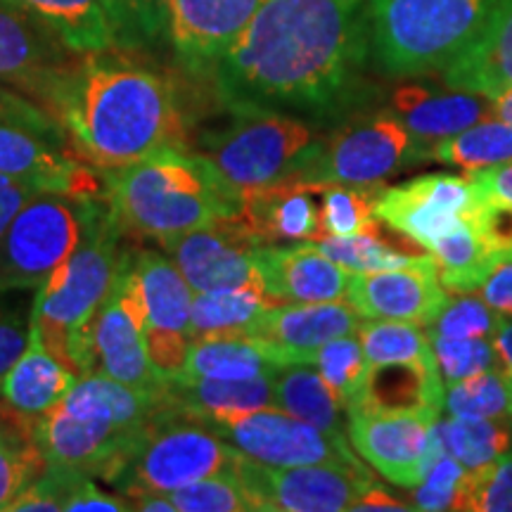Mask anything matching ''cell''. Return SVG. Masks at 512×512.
Here are the masks:
<instances>
[{"mask_svg":"<svg viewBox=\"0 0 512 512\" xmlns=\"http://www.w3.org/2000/svg\"><path fill=\"white\" fill-rule=\"evenodd\" d=\"M366 8L368 0H261L211 69L221 100L233 112L347 114L366 91Z\"/></svg>","mask_w":512,"mask_h":512,"instance_id":"cell-1","label":"cell"},{"mask_svg":"<svg viewBox=\"0 0 512 512\" xmlns=\"http://www.w3.org/2000/svg\"><path fill=\"white\" fill-rule=\"evenodd\" d=\"M105 53L83 55L48 105L79 155L112 171L185 150L181 110L169 83Z\"/></svg>","mask_w":512,"mask_h":512,"instance_id":"cell-2","label":"cell"},{"mask_svg":"<svg viewBox=\"0 0 512 512\" xmlns=\"http://www.w3.org/2000/svg\"><path fill=\"white\" fill-rule=\"evenodd\" d=\"M112 221L124 233L169 242L238 214L240 197L219 181L209 162L169 150L107 174Z\"/></svg>","mask_w":512,"mask_h":512,"instance_id":"cell-3","label":"cell"},{"mask_svg":"<svg viewBox=\"0 0 512 512\" xmlns=\"http://www.w3.org/2000/svg\"><path fill=\"white\" fill-rule=\"evenodd\" d=\"M81 240L36 290L31 325L41 342L72 373H93V325L124 259L117 223L95 209H81Z\"/></svg>","mask_w":512,"mask_h":512,"instance_id":"cell-4","label":"cell"},{"mask_svg":"<svg viewBox=\"0 0 512 512\" xmlns=\"http://www.w3.org/2000/svg\"><path fill=\"white\" fill-rule=\"evenodd\" d=\"M508 0H368L370 57L389 76L444 72Z\"/></svg>","mask_w":512,"mask_h":512,"instance_id":"cell-5","label":"cell"},{"mask_svg":"<svg viewBox=\"0 0 512 512\" xmlns=\"http://www.w3.org/2000/svg\"><path fill=\"white\" fill-rule=\"evenodd\" d=\"M171 406L145 427L143 437L128 456L119 482L128 498L140 494H166L178 486L230 472L242 453L219 437L207 422L176 420Z\"/></svg>","mask_w":512,"mask_h":512,"instance_id":"cell-6","label":"cell"},{"mask_svg":"<svg viewBox=\"0 0 512 512\" xmlns=\"http://www.w3.org/2000/svg\"><path fill=\"white\" fill-rule=\"evenodd\" d=\"M313 143V131L299 117L242 110L228 128L202 140L200 157L240 197L242 190L290 178Z\"/></svg>","mask_w":512,"mask_h":512,"instance_id":"cell-7","label":"cell"},{"mask_svg":"<svg viewBox=\"0 0 512 512\" xmlns=\"http://www.w3.org/2000/svg\"><path fill=\"white\" fill-rule=\"evenodd\" d=\"M420 147L392 110L363 112L313 143L290 178L320 185H382L408 164H422Z\"/></svg>","mask_w":512,"mask_h":512,"instance_id":"cell-8","label":"cell"},{"mask_svg":"<svg viewBox=\"0 0 512 512\" xmlns=\"http://www.w3.org/2000/svg\"><path fill=\"white\" fill-rule=\"evenodd\" d=\"M81 211L62 195L38 192L0 238V292L38 290L81 240Z\"/></svg>","mask_w":512,"mask_h":512,"instance_id":"cell-9","label":"cell"},{"mask_svg":"<svg viewBox=\"0 0 512 512\" xmlns=\"http://www.w3.org/2000/svg\"><path fill=\"white\" fill-rule=\"evenodd\" d=\"M204 422L242 456L266 467L361 463L344 434L318 430L275 406L223 413Z\"/></svg>","mask_w":512,"mask_h":512,"instance_id":"cell-10","label":"cell"},{"mask_svg":"<svg viewBox=\"0 0 512 512\" xmlns=\"http://www.w3.org/2000/svg\"><path fill=\"white\" fill-rule=\"evenodd\" d=\"M242 482L266 512H339L351 510L358 496L375 484L363 463H311L266 467L245 456L235 463Z\"/></svg>","mask_w":512,"mask_h":512,"instance_id":"cell-11","label":"cell"},{"mask_svg":"<svg viewBox=\"0 0 512 512\" xmlns=\"http://www.w3.org/2000/svg\"><path fill=\"white\" fill-rule=\"evenodd\" d=\"M136 387L140 392H164L166 380L152 366L143 337V299L133 268L124 254L112 290L93 325V370Z\"/></svg>","mask_w":512,"mask_h":512,"instance_id":"cell-12","label":"cell"},{"mask_svg":"<svg viewBox=\"0 0 512 512\" xmlns=\"http://www.w3.org/2000/svg\"><path fill=\"white\" fill-rule=\"evenodd\" d=\"M143 299V337L147 356L164 380L178 375L188 358L190 311L195 292L171 259L157 252L133 256Z\"/></svg>","mask_w":512,"mask_h":512,"instance_id":"cell-13","label":"cell"},{"mask_svg":"<svg viewBox=\"0 0 512 512\" xmlns=\"http://www.w3.org/2000/svg\"><path fill=\"white\" fill-rule=\"evenodd\" d=\"M475 197L477 188L470 176L427 174L394 188H380L375 219L430 252L434 242L463 223Z\"/></svg>","mask_w":512,"mask_h":512,"instance_id":"cell-14","label":"cell"},{"mask_svg":"<svg viewBox=\"0 0 512 512\" xmlns=\"http://www.w3.org/2000/svg\"><path fill=\"white\" fill-rule=\"evenodd\" d=\"M349 444L389 484L415 489L430 470V434L439 415L347 413Z\"/></svg>","mask_w":512,"mask_h":512,"instance_id":"cell-15","label":"cell"},{"mask_svg":"<svg viewBox=\"0 0 512 512\" xmlns=\"http://www.w3.org/2000/svg\"><path fill=\"white\" fill-rule=\"evenodd\" d=\"M147 425L119 427L98 420H76L55 406L38 415L34 441L48 465L117 479Z\"/></svg>","mask_w":512,"mask_h":512,"instance_id":"cell-16","label":"cell"},{"mask_svg":"<svg viewBox=\"0 0 512 512\" xmlns=\"http://www.w3.org/2000/svg\"><path fill=\"white\" fill-rule=\"evenodd\" d=\"M347 302L363 318L403 320V323L430 328L451 299L439 280L437 261L430 254L411 266L351 273Z\"/></svg>","mask_w":512,"mask_h":512,"instance_id":"cell-17","label":"cell"},{"mask_svg":"<svg viewBox=\"0 0 512 512\" xmlns=\"http://www.w3.org/2000/svg\"><path fill=\"white\" fill-rule=\"evenodd\" d=\"M235 216L164 242L169 259L195 294L261 285L254 264L256 242L238 226Z\"/></svg>","mask_w":512,"mask_h":512,"instance_id":"cell-18","label":"cell"},{"mask_svg":"<svg viewBox=\"0 0 512 512\" xmlns=\"http://www.w3.org/2000/svg\"><path fill=\"white\" fill-rule=\"evenodd\" d=\"M74 55L53 31L0 0V81L50 105L76 67Z\"/></svg>","mask_w":512,"mask_h":512,"instance_id":"cell-19","label":"cell"},{"mask_svg":"<svg viewBox=\"0 0 512 512\" xmlns=\"http://www.w3.org/2000/svg\"><path fill=\"white\" fill-rule=\"evenodd\" d=\"M358 313L349 302L278 304L261 316L252 337L275 366L309 363L318 347L335 337L356 335Z\"/></svg>","mask_w":512,"mask_h":512,"instance_id":"cell-20","label":"cell"},{"mask_svg":"<svg viewBox=\"0 0 512 512\" xmlns=\"http://www.w3.org/2000/svg\"><path fill=\"white\" fill-rule=\"evenodd\" d=\"M325 185L283 178L240 192L235 221L256 245L318 242L325 238L318 197Z\"/></svg>","mask_w":512,"mask_h":512,"instance_id":"cell-21","label":"cell"},{"mask_svg":"<svg viewBox=\"0 0 512 512\" xmlns=\"http://www.w3.org/2000/svg\"><path fill=\"white\" fill-rule=\"evenodd\" d=\"M261 0H171L169 27L176 55L192 72H211L238 41Z\"/></svg>","mask_w":512,"mask_h":512,"instance_id":"cell-22","label":"cell"},{"mask_svg":"<svg viewBox=\"0 0 512 512\" xmlns=\"http://www.w3.org/2000/svg\"><path fill=\"white\" fill-rule=\"evenodd\" d=\"M0 174L22 181L36 192L72 200H88L98 190L91 169L48 138L5 121H0Z\"/></svg>","mask_w":512,"mask_h":512,"instance_id":"cell-23","label":"cell"},{"mask_svg":"<svg viewBox=\"0 0 512 512\" xmlns=\"http://www.w3.org/2000/svg\"><path fill=\"white\" fill-rule=\"evenodd\" d=\"M254 264L264 290L280 304L337 302L347 297L351 273L313 242H297L292 247L256 245Z\"/></svg>","mask_w":512,"mask_h":512,"instance_id":"cell-24","label":"cell"},{"mask_svg":"<svg viewBox=\"0 0 512 512\" xmlns=\"http://www.w3.org/2000/svg\"><path fill=\"white\" fill-rule=\"evenodd\" d=\"M406 131L411 133L413 143L420 147L422 159H430V150L444 138L456 136L465 128L479 121L496 117L494 100L477 93L463 91H434L427 86H401L392 95L389 107Z\"/></svg>","mask_w":512,"mask_h":512,"instance_id":"cell-25","label":"cell"},{"mask_svg":"<svg viewBox=\"0 0 512 512\" xmlns=\"http://www.w3.org/2000/svg\"><path fill=\"white\" fill-rule=\"evenodd\" d=\"M444 377L437 356L430 361L382 363L368 370L366 387L351 411L366 413H430L439 415L444 408Z\"/></svg>","mask_w":512,"mask_h":512,"instance_id":"cell-26","label":"cell"},{"mask_svg":"<svg viewBox=\"0 0 512 512\" xmlns=\"http://www.w3.org/2000/svg\"><path fill=\"white\" fill-rule=\"evenodd\" d=\"M76 420H98L119 427H143L174 403L164 392H140L102 373L81 375L57 403Z\"/></svg>","mask_w":512,"mask_h":512,"instance_id":"cell-27","label":"cell"},{"mask_svg":"<svg viewBox=\"0 0 512 512\" xmlns=\"http://www.w3.org/2000/svg\"><path fill=\"white\" fill-rule=\"evenodd\" d=\"M453 91L496 100L512 88V0L494 17L482 36L444 69Z\"/></svg>","mask_w":512,"mask_h":512,"instance_id":"cell-28","label":"cell"},{"mask_svg":"<svg viewBox=\"0 0 512 512\" xmlns=\"http://www.w3.org/2000/svg\"><path fill=\"white\" fill-rule=\"evenodd\" d=\"M76 380H79V375L72 373L62 361H57L50 354L46 344L38 337L36 328L31 325L29 347L10 368V373L3 377L0 389H3L5 401L17 413L38 418V415L55 408L74 387Z\"/></svg>","mask_w":512,"mask_h":512,"instance_id":"cell-29","label":"cell"},{"mask_svg":"<svg viewBox=\"0 0 512 512\" xmlns=\"http://www.w3.org/2000/svg\"><path fill=\"white\" fill-rule=\"evenodd\" d=\"M166 396L190 418H216L223 413L256 411L275 406L273 375L252 380H216V377L174 375L166 380Z\"/></svg>","mask_w":512,"mask_h":512,"instance_id":"cell-30","label":"cell"},{"mask_svg":"<svg viewBox=\"0 0 512 512\" xmlns=\"http://www.w3.org/2000/svg\"><path fill=\"white\" fill-rule=\"evenodd\" d=\"M60 38L79 55L114 48L112 29L102 0H5Z\"/></svg>","mask_w":512,"mask_h":512,"instance_id":"cell-31","label":"cell"},{"mask_svg":"<svg viewBox=\"0 0 512 512\" xmlns=\"http://www.w3.org/2000/svg\"><path fill=\"white\" fill-rule=\"evenodd\" d=\"M278 304L264 285L195 294L190 311L192 342L211 337H249L261 316Z\"/></svg>","mask_w":512,"mask_h":512,"instance_id":"cell-32","label":"cell"},{"mask_svg":"<svg viewBox=\"0 0 512 512\" xmlns=\"http://www.w3.org/2000/svg\"><path fill=\"white\" fill-rule=\"evenodd\" d=\"M275 408L309 422L318 430L344 434V406L342 399L332 392L323 375L311 370L309 363H290L278 366L273 373Z\"/></svg>","mask_w":512,"mask_h":512,"instance_id":"cell-33","label":"cell"},{"mask_svg":"<svg viewBox=\"0 0 512 512\" xmlns=\"http://www.w3.org/2000/svg\"><path fill=\"white\" fill-rule=\"evenodd\" d=\"M275 363L252 337H211L190 344L185 366L178 375L216 377V380H252L275 373Z\"/></svg>","mask_w":512,"mask_h":512,"instance_id":"cell-34","label":"cell"},{"mask_svg":"<svg viewBox=\"0 0 512 512\" xmlns=\"http://www.w3.org/2000/svg\"><path fill=\"white\" fill-rule=\"evenodd\" d=\"M430 254L437 261L441 285L460 294L482 287L489 273L498 266L467 216L446 238L434 242Z\"/></svg>","mask_w":512,"mask_h":512,"instance_id":"cell-35","label":"cell"},{"mask_svg":"<svg viewBox=\"0 0 512 512\" xmlns=\"http://www.w3.org/2000/svg\"><path fill=\"white\" fill-rule=\"evenodd\" d=\"M430 159L448 166H460L465 171H482L489 166L508 164L512 162V126L498 117L479 121V124L434 145Z\"/></svg>","mask_w":512,"mask_h":512,"instance_id":"cell-36","label":"cell"},{"mask_svg":"<svg viewBox=\"0 0 512 512\" xmlns=\"http://www.w3.org/2000/svg\"><path fill=\"white\" fill-rule=\"evenodd\" d=\"M444 451L463 463L467 470L494 463L512 448L510 420H463L451 418L434 422Z\"/></svg>","mask_w":512,"mask_h":512,"instance_id":"cell-37","label":"cell"},{"mask_svg":"<svg viewBox=\"0 0 512 512\" xmlns=\"http://www.w3.org/2000/svg\"><path fill=\"white\" fill-rule=\"evenodd\" d=\"M313 245L325 256H330L335 264L347 268L349 273L387 271V268L411 266L418 259H422V254H415L411 249H399L389 245L380 235V228L368 230V233L347 235V238L328 235V238H320Z\"/></svg>","mask_w":512,"mask_h":512,"instance_id":"cell-38","label":"cell"},{"mask_svg":"<svg viewBox=\"0 0 512 512\" xmlns=\"http://www.w3.org/2000/svg\"><path fill=\"white\" fill-rule=\"evenodd\" d=\"M356 335L370 368L382 366V363L434 358L430 335H425L420 325L403 323V320H370V323L358 325Z\"/></svg>","mask_w":512,"mask_h":512,"instance_id":"cell-39","label":"cell"},{"mask_svg":"<svg viewBox=\"0 0 512 512\" xmlns=\"http://www.w3.org/2000/svg\"><path fill=\"white\" fill-rule=\"evenodd\" d=\"M382 185H325L320 192V219L323 233L347 238V235L368 233L380 228L375 219V197Z\"/></svg>","mask_w":512,"mask_h":512,"instance_id":"cell-40","label":"cell"},{"mask_svg":"<svg viewBox=\"0 0 512 512\" xmlns=\"http://www.w3.org/2000/svg\"><path fill=\"white\" fill-rule=\"evenodd\" d=\"M311 366L318 368L332 392L342 399L344 406H354L368 380V361L356 335L335 337L318 347L311 356Z\"/></svg>","mask_w":512,"mask_h":512,"instance_id":"cell-41","label":"cell"},{"mask_svg":"<svg viewBox=\"0 0 512 512\" xmlns=\"http://www.w3.org/2000/svg\"><path fill=\"white\" fill-rule=\"evenodd\" d=\"M446 411L463 420H510L503 370L489 368L446 387Z\"/></svg>","mask_w":512,"mask_h":512,"instance_id":"cell-42","label":"cell"},{"mask_svg":"<svg viewBox=\"0 0 512 512\" xmlns=\"http://www.w3.org/2000/svg\"><path fill=\"white\" fill-rule=\"evenodd\" d=\"M176 512H254L256 501L247 491L235 467L230 472L200 479L174 491H166Z\"/></svg>","mask_w":512,"mask_h":512,"instance_id":"cell-43","label":"cell"},{"mask_svg":"<svg viewBox=\"0 0 512 512\" xmlns=\"http://www.w3.org/2000/svg\"><path fill=\"white\" fill-rule=\"evenodd\" d=\"M102 5L112 29V41L119 48L152 46L169 27L159 0H102Z\"/></svg>","mask_w":512,"mask_h":512,"instance_id":"cell-44","label":"cell"},{"mask_svg":"<svg viewBox=\"0 0 512 512\" xmlns=\"http://www.w3.org/2000/svg\"><path fill=\"white\" fill-rule=\"evenodd\" d=\"M467 512H512V453L494 463L467 470L460 508Z\"/></svg>","mask_w":512,"mask_h":512,"instance_id":"cell-45","label":"cell"},{"mask_svg":"<svg viewBox=\"0 0 512 512\" xmlns=\"http://www.w3.org/2000/svg\"><path fill=\"white\" fill-rule=\"evenodd\" d=\"M437 366L444 377L446 387L456 384L465 377L482 373V370L498 368V356L494 342L486 337L472 339H451V337H430Z\"/></svg>","mask_w":512,"mask_h":512,"instance_id":"cell-46","label":"cell"},{"mask_svg":"<svg viewBox=\"0 0 512 512\" xmlns=\"http://www.w3.org/2000/svg\"><path fill=\"white\" fill-rule=\"evenodd\" d=\"M501 320L503 318L482 297H472L470 292H463V297H458L456 302H448L446 309L434 318V323L430 325V337L494 339Z\"/></svg>","mask_w":512,"mask_h":512,"instance_id":"cell-47","label":"cell"},{"mask_svg":"<svg viewBox=\"0 0 512 512\" xmlns=\"http://www.w3.org/2000/svg\"><path fill=\"white\" fill-rule=\"evenodd\" d=\"M465 216L475 226L484 247L489 249V254L494 256L498 264L512 261V202L486 195V192L477 188L475 202H472Z\"/></svg>","mask_w":512,"mask_h":512,"instance_id":"cell-48","label":"cell"},{"mask_svg":"<svg viewBox=\"0 0 512 512\" xmlns=\"http://www.w3.org/2000/svg\"><path fill=\"white\" fill-rule=\"evenodd\" d=\"M465 472L467 467L463 463H458L456 458L444 453V456L427 470L425 479L413 489V510H458Z\"/></svg>","mask_w":512,"mask_h":512,"instance_id":"cell-49","label":"cell"},{"mask_svg":"<svg viewBox=\"0 0 512 512\" xmlns=\"http://www.w3.org/2000/svg\"><path fill=\"white\" fill-rule=\"evenodd\" d=\"M48 463L43 453L34 444H17L10 441L8 434H0V510H8L24 486L41 477Z\"/></svg>","mask_w":512,"mask_h":512,"instance_id":"cell-50","label":"cell"},{"mask_svg":"<svg viewBox=\"0 0 512 512\" xmlns=\"http://www.w3.org/2000/svg\"><path fill=\"white\" fill-rule=\"evenodd\" d=\"M0 121L29 128V131H34L48 140L60 138L62 133V126L57 124V119L50 117L41 105H34L31 100L22 98V95L12 93L3 86H0Z\"/></svg>","mask_w":512,"mask_h":512,"instance_id":"cell-51","label":"cell"},{"mask_svg":"<svg viewBox=\"0 0 512 512\" xmlns=\"http://www.w3.org/2000/svg\"><path fill=\"white\" fill-rule=\"evenodd\" d=\"M31 339V316L24 320L17 309H5L0 304V382L10 368L22 358Z\"/></svg>","mask_w":512,"mask_h":512,"instance_id":"cell-52","label":"cell"},{"mask_svg":"<svg viewBox=\"0 0 512 512\" xmlns=\"http://www.w3.org/2000/svg\"><path fill=\"white\" fill-rule=\"evenodd\" d=\"M131 510V501H121L117 496L105 494L93 484L88 475H81L79 484L64 503V512H126Z\"/></svg>","mask_w":512,"mask_h":512,"instance_id":"cell-53","label":"cell"},{"mask_svg":"<svg viewBox=\"0 0 512 512\" xmlns=\"http://www.w3.org/2000/svg\"><path fill=\"white\" fill-rule=\"evenodd\" d=\"M479 290H482L484 302L489 304L498 316L512 320V261L498 264Z\"/></svg>","mask_w":512,"mask_h":512,"instance_id":"cell-54","label":"cell"},{"mask_svg":"<svg viewBox=\"0 0 512 512\" xmlns=\"http://www.w3.org/2000/svg\"><path fill=\"white\" fill-rule=\"evenodd\" d=\"M38 195L34 188L24 185L22 181L0 174V238L5 235V230L10 228V223L15 216L22 211L31 197Z\"/></svg>","mask_w":512,"mask_h":512,"instance_id":"cell-55","label":"cell"},{"mask_svg":"<svg viewBox=\"0 0 512 512\" xmlns=\"http://www.w3.org/2000/svg\"><path fill=\"white\" fill-rule=\"evenodd\" d=\"M465 176H470L472 183L482 192H486V195L512 202V162L489 166V169L482 171H467Z\"/></svg>","mask_w":512,"mask_h":512,"instance_id":"cell-56","label":"cell"},{"mask_svg":"<svg viewBox=\"0 0 512 512\" xmlns=\"http://www.w3.org/2000/svg\"><path fill=\"white\" fill-rule=\"evenodd\" d=\"M351 510H413V508L411 505L401 503L399 498H394L392 494H387L382 486L370 484L368 489L358 496V501L354 503V508Z\"/></svg>","mask_w":512,"mask_h":512,"instance_id":"cell-57","label":"cell"},{"mask_svg":"<svg viewBox=\"0 0 512 512\" xmlns=\"http://www.w3.org/2000/svg\"><path fill=\"white\" fill-rule=\"evenodd\" d=\"M494 349H496V356H498V368L503 370V373H512V320L503 318L501 325H498L494 339Z\"/></svg>","mask_w":512,"mask_h":512,"instance_id":"cell-58","label":"cell"},{"mask_svg":"<svg viewBox=\"0 0 512 512\" xmlns=\"http://www.w3.org/2000/svg\"><path fill=\"white\" fill-rule=\"evenodd\" d=\"M494 112H496L498 119L505 121L508 126H512V88H510V91L501 93L494 100Z\"/></svg>","mask_w":512,"mask_h":512,"instance_id":"cell-59","label":"cell"},{"mask_svg":"<svg viewBox=\"0 0 512 512\" xmlns=\"http://www.w3.org/2000/svg\"><path fill=\"white\" fill-rule=\"evenodd\" d=\"M503 375H505V384H508V401H510L508 415H510V422H512V373H503Z\"/></svg>","mask_w":512,"mask_h":512,"instance_id":"cell-60","label":"cell"},{"mask_svg":"<svg viewBox=\"0 0 512 512\" xmlns=\"http://www.w3.org/2000/svg\"><path fill=\"white\" fill-rule=\"evenodd\" d=\"M159 5H162V10L166 12V19H169V5H171V0H159Z\"/></svg>","mask_w":512,"mask_h":512,"instance_id":"cell-61","label":"cell"},{"mask_svg":"<svg viewBox=\"0 0 512 512\" xmlns=\"http://www.w3.org/2000/svg\"><path fill=\"white\" fill-rule=\"evenodd\" d=\"M5 432V427H0V434H3Z\"/></svg>","mask_w":512,"mask_h":512,"instance_id":"cell-62","label":"cell"}]
</instances>
